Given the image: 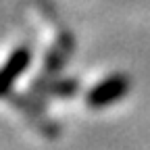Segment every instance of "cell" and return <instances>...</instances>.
Masks as SVG:
<instances>
[{"label": "cell", "mask_w": 150, "mask_h": 150, "mask_svg": "<svg viewBox=\"0 0 150 150\" xmlns=\"http://www.w3.org/2000/svg\"><path fill=\"white\" fill-rule=\"evenodd\" d=\"M29 61H31V54H29L27 48H19L8 56L4 67H0V94L8 92L13 81L19 77V75H23V71L29 67Z\"/></svg>", "instance_id": "2"}, {"label": "cell", "mask_w": 150, "mask_h": 150, "mask_svg": "<svg viewBox=\"0 0 150 150\" xmlns=\"http://www.w3.org/2000/svg\"><path fill=\"white\" fill-rule=\"evenodd\" d=\"M129 90V79L125 75H110L98 86H94L88 94V104L92 108H104L121 100Z\"/></svg>", "instance_id": "1"}]
</instances>
